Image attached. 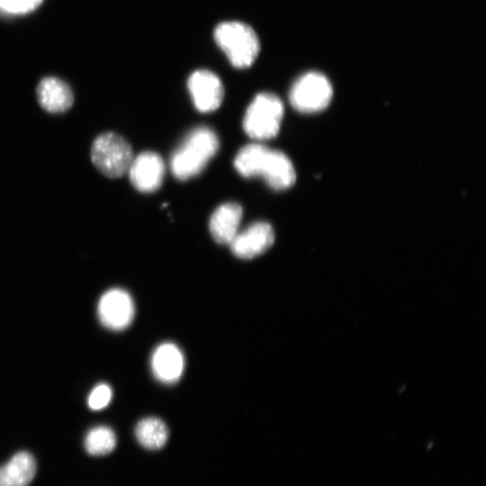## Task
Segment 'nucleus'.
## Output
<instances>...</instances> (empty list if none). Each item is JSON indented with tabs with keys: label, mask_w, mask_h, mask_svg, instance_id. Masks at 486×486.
Returning <instances> with one entry per match:
<instances>
[{
	"label": "nucleus",
	"mask_w": 486,
	"mask_h": 486,
	"mask_svg": "<svg viewBox=\"0 0 486 486\" xmlns=\"http://www.w3.org/2000/svg\"><path fill=\"white\" fill-rule=\"evenodd\" d=\"M236 170L244 177L261 176L276 191L293 185L296 174L290 158L282 151L263 144L242 147L234 159Z\"/></svg>",
	"instance_id": "nucleus-1"
},
{
	"label": "nucleus",
	"mask_w": 486,
	"mask_h": 486,
	"mask_svg": "<svg viewBox=\"0 0 486 486\" xmlns=\"http://www.w3.org/2000/svg\"><path fill=\"white\" fill-rule=\"evenodd\" d=\"M216 133L206 126L193 129L171 155L170 169L176 178L187 180L199 175L219 149Z\"/></svg>",
	"instance_id": "nucleus-2"
},
{
	"label": "nucleus",
	"mask_w": 486,
	"mask_h": 486,
	"mask_svg": "<svg viewBox=\"0 0 486 486\" xmlns=\"http://www.w3.org/2000/svg\"><path fill=\"white\" fill-rule=\"evenodd\" d=\"M213 36L230 64L237 68L250 67L260 51V42L256 32L241 22L229 21L219 23Z\"/></svg>",
	"instance_id": "nucleus-3"
},
{
	"label": "nucleus",
	"mask_w": 486,
	"mask_h": 486,
	"mask_svg": "<svg viewBox=\"0 0 486 486\" xmlns=\"http://www.w3.org/2000/svg\"><path fill=\"white\" fill-rule=\"evenodd\" d=\"M134 155L130 143L114 132L98 135L91 147L94 166L109 178H119L128 174Z\"/></svg>",
	"instance_id": "nucleus-4"
},
{
	"label": "nucleus",
	"mask_w": 486,
	"mask_h": 486,
	"mask_svg": "<svg viewBox=\"0 0 486 486\" xmlns=\"http://www.w3.org/2000/svg\"><path fill=\"white\" fill-rule=\"evenodd\" d=\"M284 116L281 99L271 93H260L248 105L243 118V129L254 140L275 137Z\"/></svg>",
	"instance_id": "nucleus-5"
},
{
	"label": "nucleus",
	"mask_w": 486,
	"mask_h": 486,
	"mask_svg": "<svg viewBox=\"0 0 486 486\" xmlns=\"http://www.w3.org/2000/svg\"><path fill=\"white\" fill-rule=\"evenodd\" d=\"M332 95L333 89L328 77L320 72L310 71L294 81L289 101L298 112L311 113L325 109Z\"/></svg>",
	"instance_id": "nucleus-6"
},
{
	"label": "nucleus",
	"mask_w": 486,
	"mask_h": 486,
	"mask_svg": "<svg viewBox=\"0 0 486 486\" xmlns=\"http://www.w3.org/2000/svg\"><path fill=\"white\" fill-rule=\"evenodd\" d=\"M134 302L123 289L112 288L100 298L97 315L100 322L112 330H122L130 325L134 318Z\"/></svg>",
	"instance_id": "nucleus-7"
},
{
	"label": "nucleus",
	"mask_w": 486,
	"mask_h": 486,
	"mask_svg": "<svg viewBox=\"0 0 486 486\" xmlns=\"http://www.w3.org/2000/svg\"><path fill=\"white\" fill-rule=\"evenodd\" d=\"M187 87L195 108L201 112H213L222 103L223 85L219 76L210 70L193 72L188 78Z\"/></svg>",
	"instance_id": "nucleus-8"
},
{
	"label": "nucleus",
	"mask_w": 486,
	"mask_h": 486,
	"mask_svg": "<svg viewBox=\"0 0 486 486\" xmlns=\"http://www.w3.org/2000/svg\"><path fill=\"white\" fill-rule=\"evenodd\" d=\"M274 241L272 226L266 221H256L238 232L229 244L234 256L241 259L254 258L268 250Z\"/></svg>",
	"instance_id": "nucleus-9"
},
{
	"label": "nucleus",
	"mask_w": 486,
	"mask_h": 486,
	"mask_svg": "<svg viewBox=\"0 0 486 486\" xmlns=\"http://www.w3.org/2000/svg\"><path fill=\"white\" fill-rule=\"evenodd\" d=\"M128 174L135 189L141 193H152L163 182L165 163L156 152L144 151L134 157Z\"/></svg>",
	"instance_id": "nucleus-10"
},
{
	"label": "nucleus",
	"mask_w": 486,
	"mask_h": 486,
	"mask_svg": "<svg viewBox=\"0 0 486 486\" xmlns=\"http://www.w3.org/2000/svg\"><path fill=\"white\" fill-rule=\"evenodd\" d=\"M151 370L161 382L174 383L182 376L184 360L182 351L173 343L160 344L151 356Z\"/></svg>",
	"instance_id": "nucleus-11"
},
{
	"label": "nucleus",
	"mask_w": 486,
	"mask_h": 486,
	"mask_svg": "<svg viewBox=\"0 0 486 486\" xmlns=\"http://www.w3.org/2000/svg\"><path fill=\"white\" fill-rule=\"evenodd\" d=\"M40 105L47 112L59 113L73 104L74 96L68 85L63 80L48 76L40 80L36 89Z\"/></svg>",
	"instance_id": "nucleus-12"
},
{
	"label": "nucleus",
	"mask_w": 486,
	"mask_h": 486,
	"mask_svg": "<svg viewBox=\"0 0 486 486\" xmlns=\"http://www.w3.org/2000/svg\"><path fill=\"white\" fill-rule=\"evenodd\" d=\"M242 219V208L237 202H225L212 214L209 229L213 239L223 245H229L238 232Z\"/></svg>",
	"instance_id": "nucleus-13"
},
{
	"label": "nucleus",
	"mask_w": 486,
	"mask_h": 486,
	"mask_svg": "<svg viewBox=\"0 0 486 486\" xmlns=\"http://www.w3.org/2000/svg\"><path fill=\"white\" fill-rule=\"evenodd\" d=\"M35 472L33 456L27 452H19L0 467V486H27Z\"/></svg>",
	"instance_id": "nucleus-14"
},
{
	"label": "nucleus",
	"mask_w": 486,
	"mask_h": 486,
	"mask_svg": "<svg viewBox=\"0 0 486 486\" xmlns=\"http://www.w3.org/2000/svg\"><path fill=\"white\" fill-rule=\"evenodd\" d=\"M138 442L147 449L157 450L165 446L168 438V429L158 418H145L135 428Z\"/></svg>",
	"instance_id": "nucleus-15"
},
{
	"label": "nucleus",
	"mask_w": 486,
	"mask_h": 486,
	"mask_svg": "<svg viewBox=\"0 0 486 486\" xmlns=\"http://www.w3.org/2000/svg\"><path fill=\"white\" fill-rule=\"evenodd\" d=\"M116 446L114 432L108 427L99 426L89 430L85 438V447L88 454L104 455Z\"/></svg>",
	"instance_id": "nucleus-16"
},
{
	"label": "nucleus",
	"mask_w": 486,
	"mask_h": 486,
	"mask_svg": "<svg viewBox=\"0 0 486 486\" xmlns=\"http://www.w3.org/2000/svg\"><path fill=\"white\" fill-rule=\"evenodd\" d=\"M112 389L106 383H99L91 391L87 398V404L94 410L104 409L112 400Z\"/></svg>",
	"instance_id": "nucleus-17"
},
{
	"label": "nucleus",
	"mask_w": 486,
	"mask_h": 486,
	"mask_svg": "<svg viewBox=\"0 0 486 486\" xmlns=\"http://www.w3.org/2000/svg\"><path fill=\"white\" fill-rule=\"evenodd\" d=\"M42 0H0V9L9 14H26L40 5Z\"/></svg>",
	"instance_id": "nucleus-18"
}]
</instances>
